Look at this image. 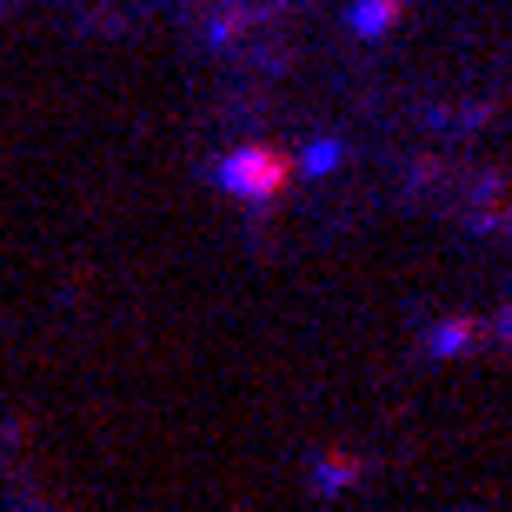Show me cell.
Returning a JSON list of instances; mask_svg holds the SVG:
<instances>
[{
  "label": "cell",
  "instance_id": "6da1fadb",
  "mask_svg": "<svg viewBox=\"0 0 512 512\" xmlns=\"http://www.w3.org/2000/svg\"><path fill=\"white\" fill-rule=\"evenodd\" d=\"M286 153H273V147H253V153H233L227 160V187L240 193V200H273V193L286 187Z\"/></svg>",
  "mask_w": 512,
  "mask_h": 512
},
{
  "label": "cell",
  "instance_id": "7a4b0ae2",
  "mask_svg": "<svg viewBox=\"0 0 512 512\" xmlns=\"http://www.w3.org/2000/svg\"><path fill=\"white\" fill-rule=\"evenodd\" d=\"M393 20H399V0H360V7H353V27H360V34H386Z\"/></svg>",
  "mask_w": 512,
  "mask_h": 512
},
{
  "label": "cell",
  "instance_id": "277c9868",
  "mask_svg": "<svg viewBox=\"0 0 512 512\" xmlns=\"http://www.w3.org/2000/svg\"><path fill=\"white\" fill-rule=\"evenodd\" d=\"M499 340H512V306H506V313H499Z\"/></svg>",
  "mask_w": 512,
  "mask_h": 512
},
{
  "label": "cell",
  "instance_id": "3957f363",
  "mask_svg": "<svg viewBox=\"0 0 512 512\" xmlns=\"http://www.w3.org/2000/svg\"><path fill=\"white\" fill-rule=\"evenodd\" d=\"M466 346H473V320H446L433 333V353H439V360H453V353H466Z\"/></svg>",
  "mask_w": 512,
  "mask_h": 512
}]
</instances>
